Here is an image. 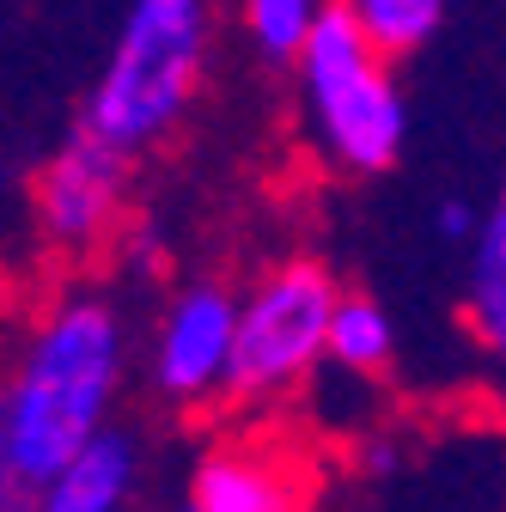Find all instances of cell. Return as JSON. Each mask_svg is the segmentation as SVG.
I'll return each mask as SVG.
<instances>
[{
  "label": "cell",
  "mask_w": 506,
  "mask_h": 512,
  "mask_svg": "<svg viewBox=\"0 0 506 512\" xmlns=\"http://www.w3.org/2000/svg\"><path fill=\"white\" fill-rule=\"evenodd\" d=\"M464 330L470 342L506 366V189L488 202L482 238L470 244V275H464Z\"/></svg>",
  "instance_id": "obj_9"
},
{
  "label": "cell",
  "mask_w": 506,
  "mask_h": 512,
  "mask_svg": "<svg viewBox=\"0 0 506 512\" xmlns=\"http://www.w3.org/2000/svg\"><path fill=\"white\" fill-rule=\"evenodd\" d=\"M482 220H488V208H476V202H464V196H446V202H433V238L439 244H476L482 238Z\"/></svg>",
  "instance_id": "obj_14"
},
{
  "label": "cell",
  "mask_w": 506,
  "mask_h": 512,
  "mask_svg": "<svg viewBox=\"0 0 506 512\" xmlns=\"http://www.w3.org/2000/svg\"><path fill=\"white\" fill-rule=\"evenodd\" d=\"M354 19L385 61H403V55H415L439 37L446 7H439V0H354Z\"/></svg>",
  "instance_id": "obj_12"
},
{
  "label": "cell",
  "mask_w": 506,
  "mask_h": 512,
  "mask_svg": "<svg viewBox=\"0 0 506 512\" xmlns=\"http://www.w3.org/2000/svg\"><path fill=\"white\" fill-rule=\"evenodd\" d=\"M342 281L318 256H281L238 299V348H232V384L226 403L244 415H263L293 403L311 372L330 360V330Z\"/></svg>",
  "instance_id": "obj_4"
},
{
  "label": "cell",
  "mask_w": 506,
  "mask_h": 512,
  "mask_svg": "<svg viewBox=\"0 0 506 512\" xmlns=\"http://www.w3.org/2000/svg\"><path fill=\"white\" fill-rule=\"evenodd\" d=\"M214 37L220 19L202 0H135L86 92L80 128L116 147L122 159L159 153L208 86Z\"/></svg>",
  "instance_id": "obj_2"
},
{
  "label": "cell",
  "mask_w": 506,
  "mask_h": 512,
  "mask_svg": "<svg viewBox=\"0 0 506 512\" xmlns=\"http://www.w3.org/2000/svg\"><path fill=\"white\" fill-rule=\"evenodd\" d=\"M116 263H122V275L153 281L165 269V238H159V226L153 220H129V232L116 238Z\"/></svg>",
  "instance_id": "obj_13"
},
{
  "label": "cell",
  "mask_w": 506,
  "mask_h": 512,
  "mask_svg": "<svg viewBox=\"0 0 506 512\" xmlns=\"http://www.w3.org/2000/svg\"><path fill=\"white\" fill-rule=\"evenodd\" d=\"M330 366L360 384H378L397 366V324L372 293H342L336 330H330Z\"/></svg>",
  "instance_id": "obj_10"
},
{
  "label": "cell",
  "mask_w": 506,
  "mask_h": 512,
  "mask_svg": "<svg viewBox=\"0 0 506 512\" xmlns=\"http://www.w3.org/2000/svg\"><path fill=\"white\" fill-rule=\"evenodd\" d=\"M135 336L104 287H61L0 372V476L49 488L116 427Z\"/></svg>",
  "instance_id": "obj_1"
},
{
  "label": "cell",
  "mask_w": 506,
  "mask_h": 512,
  "mask_svg": "<svg viewBox=\"0 0 506 512\" xmlns=\"http://www.w3.org/2000/svg\"><path fill=\"white\" fill-rule=\"evenodd\" d=\"M305 135L342 177H378L403 159L409 98L354 19V0H330L293 68Z\"/></svg>",
  "instance_id": "obj_3"
},
{
  "label": "cell",
  "mask_w": 506,
  "mask_h": 512,
  "mask_svg": "<svg viewBox=\"0 0 506 512\" xmlns=\"http://www.w3.org/2000/svg\"><path fill=\"white\" fill-rule=\"evenodd\" d=\"M318 19H324L318 0H244L238 7L244 43L257 49L269 68H299V55H305L311 31H318Z\"/></svg>",
  "instance_id": "obj_11"
},
{
  "label": "cell",
  "mask_w": 506,
  "mask_h": 512,
  "mask_svg": "<svg viewBox=\"0 0 506 512\" xmlns=\"http://www.w3.org/2000/svg\"><path fill=\"white\" fill-rule=\"evenodd\" d=\"M135 512H147V506H135Z\"/></svg>",
  "instance_id": "obj_16"
},
{
  "label": "cell",
  "mask_w": 506,
  "mask_h": 512,
  "mask_svg": "<svg viewBox=\"0 0 506 512\" xmlns=\"http://www.w3.org/2000/svg\"><path fill=\"white\" fill-rule=\"evenodd\" d=\"M238 299L232 281L220 275H196L165 293L147 348H141V378L153 403L177 409V415H202L214 403H226L232 384V348H238Z\"/></svg>",
  "instance_id": "obj_5"
},
{
  "label": "cell",
  "mask_w": 506,
  "mask_h": 512,
  "mask_svg": "<svg viewBox=\"0 0 506 512\" xmlns=\"http://www.w3.org/2000/svg\"><path fill=\"white\" fill-rule=\"evenodd\" d=\"M141 470H147V458H141L135 427L116 421L37 494V512H135Z\"/></svg>",
  "instance_id": "obj_8"
},
{
  "label": "cell",
  "mask_w": 506,
  "mask_h": 512,
  "mask_svg": "<svg viewBox=\"0 0 506 512\" xmlns=\"http://www.w3.org/2000/svg\"><path fill=\"white\" fill-rule=\"evenodd\" d=\"M129 202H135V159H122L86 128H74L31 177L37 238L61 256L116 250V238L129 232Z\"/></svg>",
  "instance_id": "obj_6"
},
{
  "label": "cell",
  "mask_w": 506,
  "mask_h": 512,
  "mask_svg": "<svg viewBox=\"0 0 506 512\" xmlns=\"http://www.w3.org/2000/svg\"><path fill=\"white\" fill-rule=\"evenodd\" d=\"M360 464H366V470H391V464H397V445H391L385 433H372V439L360 445Z\"/></svg>",
  "instance_id": "obj_15"
},
{
  "label": "cell",
  "mask_w": 506,
  "mask_h": 512,
  "mask_svg": "<svg viewBox=\"0 0 506 512\" xmlns=\"http://www.w3.org/2000/svg\"><path fill=\"white\" fill-rule=\"evenodd\" d=\"M311 458L287 433H226L189 464L183 512H311Z\"/></svg>",
  "instance_id": "obj_7"
}]
</instances>
